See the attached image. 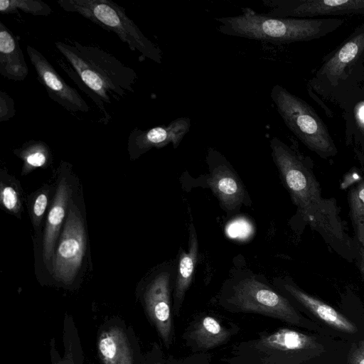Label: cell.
Masks as SVG:
<instances>
[{
	"instance_id": "6",
	"label": "cell",
	"mask_w": 364,
	"mask_h": 364,
	"mask_svg": "<svg viewBox=\"0 0 364 364\" xmlns=\"http://www.w3.org/2000/svg\"><path fill=\"white\" fill-rule=\"evenodd\" d=\"M326 347L314 335L282 328L248 341L243 351L262 364H311L326 353Z\"/></svg>"
},
{
	"instance_id": "2",
	"label": "cell",
	"mask_w": 364,
	"mask_h": 364,
	"mask_svg": "<svg viewBox=\"0 0 364 364\" xmlns=\"http://www.w3.org/2000/svg\"><path fill=\"white\" fill-rule=\"evenodd\" d=\"M282 181L304 219L331 240L344 238L336 205L322 198L318 184L303 160L277 137L270 141Z\"/></svg>"
},
{
	"instance_id": "11",
	"label": "cell",
	"mask_w": 364,
	"mask_h": 364,
	"mask_svg": "<svg viewBox=\"0 0 364 364\" xmlns=\"http://www.w3.org/2000/svg\"><path fill=\"white\" fill-rule=\"evenodd\" d=\"M26 51L36 70L38 81L52 100L72 113H85L90 110L77 91L66 83L40 51L30 45L26 46Z\"/></svg>"
},
{
	"instance_id": "9",
	"label": "cell",
	"mask_w": 364,
	"mask_h": 364,
	"mask_svg": "<svg viewBox=\"0 0 364 364\" xmlns=\"http://www.w3.org/2000/svg\"><path fill=\"white\" fill-rule=\"evenodd\" d=\"M272 16L306 18L350 13L364 14V0H262Z\"/></svg>"
},
{
	"instance_id": "23",
	"label": "cell",
	"mask_w": 364,
	"mask_h": 364,
	"mask_svg": "<svg viewBox=\"0 0 364 364\" xmlns=\"http://www.w3.org/2000/svg\"><path fill=\"white\" fill-rule=\"evenodd\" d=\"M350 206L358 240L364 245V183L352 190Z\"/></svg>"
},
{
	"instance_id": "20",
	"label": "cell",
	"mask_w": 364,
	"mask_h": 364,
	"mask_svg": "<svg viewBox=\"0 0 364 364\" xmlns=\"http://www.w3.org/2000/svg\"><path fill=\"white\" fill-rule=\"evenodd\" d=\"M364 50V28L352 36L322 65L319 76L336 82Z\"/></svg>"
},
{
	"instance_id": "4",
	"label": "cell",
	"mask_w": 364,
	"mask_h": 364,
	"mask_svg": "<svg viewBox=\"0 0 364 364\" xmlns=\"http://www.w3.org/2000/svg\"><path fill=\"white\" fill-rule=\"evenodd\" d=\"M219 304L231 312H250L279 319L306 328H315L292 304L256 275H245L233 279L222 291Z\"/></svg>"
},
{
	"instance_id": "24",
	"label": "cell",
	"mask_w": 364,
	"mask_h": 364,
	"mask_svg": "<svg viewBox=\"0 0 364 364\" xmlns=\"http://www.w3.org/2000/svg\"><path fill=\"white\" fill-rule=\"evenodd\" d=\"M0 199L2 205L9 212L16 214L21 208L18 195L14 187L1 185Z\"/></svg>"
},
{
	"instance_id": "22",
	"label": "cell",
	"mask_w": 364,
	"mask_h": 364,
	"mask_svg": "<svg viewBox=\"0 0 364 364\" xmlns=\"http://www.w3.org/2000/svg\"><path fill=\"white\" fill-rule=\"evenodd\" d=\"M18 11L34 16H47L52 14L51 7L41 0H1V14H16Z\"/></svg>"
},
{
	"instance_id": "16",
	"label": "cell",
	"mask_w": 364,
	"mask_h": 364,
	"mask_svg": "<svg viewBox=\"0 0 364 364\" xmlns=\"http://www.w3.org/2000/svg\"><path fill=\"white\" fill-rule=\"evenodd\" d=\"M28 68L18 40L0 21V74L14 81H23L28 75Z\"/></svg>"
},
{
	"instance_id": "3",
	"label": "cell",
	"mask_w": 364,
	"mask_h": 364,
	"mask_svg": "<svg viewBox=\"0 0 364 364\" xmlns=\"http://www.w3.org/2000/svg\"><path fill=\"white\" fill-rule=\"evenodd\" d=\"M218 31L225 35L272 43L277 45L310 41L323 36L339 26L338 18H294L259 14L242 9L235 16L215 18Z\"/></svg>"
},
{
	"instance_id": "8",
	"label": "cell",
	"mask_w": 364,
	"mask_h": 364,
	"mask_svg": "<svg viewBox=\"0 0 364 364\" xmlns=\"http://www.w3.org/2000/svg\"><path fill=\"white\" fill-rule=\"evenodd\" d=\"M85 247L83 223L72 208L52 259L53 272L58 279L65 284L73 281L82 265Z\"/></svg>"
},
{
	"instance_id": "18",
	"label": "cell",
	"mask_w": 364,
	"mask_h": 364,
	"mask_svg": "<svg viewBox=\"0 0 364 364\" xmlns=\"http://www.w3.org/2000/svg\"><path fill=\"white\" fill-rule=\"evenodd\" d=\"M97 350L103 364H134L129 341L119 327L112 326L100 333Z\"/></svg>"
},
{
	"instance_id": "19",
	"label": "cell",
	"mask_w": 364,
	"mask_h": 364,
	"mask_svg": "<svg viewBox=\"0 0 364 364\" xmlns=\"http://www.w3.org/2000/svg\"><path fill=\"white\" fill-rule=\"evenodd\" d=\"M70 196V188L65 178H62L56 190L54 200L48 212L43 235V253L45 261L49 262L55 252V245L61 225L65 218Z\"/></svg>"
},
{
	"instance_id": "1",
	"label": "cell",
	"mask_w": 364,
	"mask_h": 364,
	"mask_svg": "<svg viewBox=\"0 0 364 364\" xmlns=\"http://www.w3.org/2000/svg\"><path fill=\"white\" fill-rule=\"evenodd\" d=\"M55 46L68 63L58 60L60 67L92 99L107 123L111 119L107 105L134 92L137 73L99 47L77 41H57Z\"/></svg>"
},
{
	"instance_id": "13",
	"label": "cell",
	"mask_w": 364,
	"mask_h": 364,
	"mask_svg": "<svg viewBox=\"0 0 364 364\" xmlns=\"http://www.w3.org/2000/svg\"><path fill=\"white\" fill-rule=\"evenodd\" d=\"M189 117H179L167 125L157 126L146 130L135 128L130 132L128 150L132 159H136L152 148L160 149L171 144L177 148L190 131Z\"/></svg>"
},
{
	"instance_id": "30",
	"label": "cell",
	"mask_w": 364,
	"mask_h": 364,
	"mask_svg": "<svg viewBox=\"0 0 364 364\" xmlns=\"http://www.w3.org/2000/svg\"><path fill=\"white\" fill-rule=\"evenodd\" d=\"M362 266H364V253H363Z\"/></svg>"
},
{
	"instance_id": "28",
	"label": "cell",
	"mask_w": 364,
	"mask_h": 364,
	"mask_svg": "<svg viewBox=\"0 0 364 364\" xmlns=\"http://www.w3.org/2000/svg\"><path fill=\"white\" fill-rule=\"evenodd\" d=\"M349 364H364V340L351 348L348 355Z\"/></svg>"
},
{
	"instance_id": "17",
	"label": "cell",
	"mask_w": 364,
	"mask_h": 364,
	"mask_svg": "<svg viewBox=\"0 0 364 364\" xmlns=\"http://www.w3.org/2000/svg\"><path fill=\"white\" fill-rule=\"evenodd\" d=\"M198 256V241L193 224H190L188 250L180 254L178 262L174 291L173 312L178 315L186 293L193 277Z\"/></svg>"
},
{
	"instance_id": "32",
	"label": "cell",
	"mask_w": 364,
	"mask_h": 364,
	"mask_svg": "<svg viewBox=\"0 0 364 364\" xmlns=\"http://www.w3.org/2000/svg\"><path fill=\"white\" fill-rule=\"evenodd\" d=\"M363 267V271H364V266H362Z\"/></svg>"
},
{
	"instance_id": "14",
	"label": "cell",
	"mask_w": 364,
	"mask_h": 364,
	"mask_svg": "<svg viewBox=\"0 0 364 364\" xmlns=\"http://www.w3.org/2000/svg\"><path fill=\"white\" fill-rule=\"evenodd\" d=\"M279 286L303 308L331 328L345 333L353 334L357 332L354 323L332 306L309 295L287 281L280 282Z\"/></svg>"
},
{
	"instance_id": "5",
	"label": "cell",
	"mask_w": 364,
	"mask_h": 364,
	"mask_svg": "<svg viewBox=\"0 0 364 364\" xmlns=\"http://www.w3.org/2000/svg\"><path fill=\"white\" fill-rule=\"evenodd\" d=\"M59 6L67 12L76 13L114 33L132 51L156 63H162L161 49L146 38L125 9L111 0H58Z\"/></svg>"
},
{
	"instance_id": "12",
	"label": "cell",
	"mask_w": 364,
	"mask_h": 364,
	"mask_svg": "<svg viewBox=\"0 0 364 364\" xmlns=\"http://www.w3.org/2000/svg\"><path fill=\"white\" fill-rule=\"evenodd\" d=\"M208 161L212 166L208 184L227 213L239 210L247 198L245 187L232 166L218 151L210 149Z\"/></svg>"
},
{
	"instance_id": "26",
	"label": "cell",
	"mask_w": 364,
	"mask_h": 364,
	"mask_svg": "<svg viewBox=\"0 0 364 364\" xmlns=\"http://www.w3.org/2000/svg\"><path fill=\"white\" fill-rule=\"evenodd\" d=\"M48 196L47 191L41 192L36 198L32 207L33 219L35 225H38L46 209Z\"/></svg>"
},
{
	"instance_id": "21",
	"label": "cell",
	"mask_w": 364,
	"mask_h": 364,
	"mask_svg": "<svg viewBox=\"0 0 364 364\" xmlns=\"http://www.w3.org/2000/svg\"><path fill=\"white\" fill-rule=\"evenodd\" d=\"M14 153L23 162V174L34 168L44 167L51 159L50 148L43 141H28L22 147L14 150Z\"/></svg>"
},
{
	"instance_id": "29",
	"label": "cell",
	"mask_w": 364,
	"mask_h": 364,
	"mask_svg": "<svg viewBox=\"0 0 364 364\" xmlns=\"http://www.w3.org/2000/svg\"><path fill=\"white\" fill-rule=\"evenodd\" d=\"M356 114L359 123L364 126V103L358 108Z\"/></svg>"
},
{
	"instance_id": "7",
	"label": "cell",
	"mask_w": 364,
	"mask_h": 364,
	"mask_svg": "<svg viewBox=\"0 0 364 364\" xmlns=\"http://www.w3.org/2000/svg\"><path fill=\"white\" fill-rule=\"evenodd\" d=\"M270 97L287 127L307 147L323 156L336 153L325 124L308 103L280 85L273 86Z\"/></svg>"
},
{
	"instance_id": "25",
	"label": "cell",
	"mask_w": 364,
	"mask_h": 364,
	"mask_svg": "<svg viewBox=\"0 0 364 364\" xmlns=\"http://www.w3.org/2000/svg\"><path fill=\"white\" fill-rule=\"evenodd\" d=\"M16 114L15 104L13 98L6 92H0V122L11 119Z\"/></svg>"
},
{
	"instance_id": "10",
	"label": "cell",
	"mask_w": 364,
	"mask_h": 364,
	"mask_svg": "<svg viewBox=\"0 0 364 364\" xmlns=\"http://www.w3.org/2000/svg\"><path fill=\"white\" fill-rule=\"evenodd\" d=\"M171 282V272H161L151 280L144 294L147 316L166 348L171 346L173 338Z\"/></svg>"
},
{
	"instance_id": "31",
	"label": "cell",
	"mask_w": 364,
	"mask_h": 364,
	"mask_svg": "<svg viewBox=\"0 0 364 364\" xmlns=\"http://www.w3.org/2000/svg\"><path fill=\"white\" fill-rule=\"evenodd\" d=\"M154 364H161L160 362H156Z\"/></svg>"
},
{
	"instance_id": "27",
	"label": "cell",
	"mask_w": 364,
	"mask_h": 364,
	"mask_svg": "<svg viewBox=\"0 0 364 364\" xmlns=\"http://www.w3.org/2000/svg\"><path fill=\"white\" fill-rule=\"evenodd\" d=\"M51 354L52 364H75L72 344L70 343H68V346L65 347V353L62 358L60 357L58 352H54L53 349Z\"/></svg>"
},
{
	"instance_id": "15",
	"label": "cell",
	"mask_w": 364,
	"mask_h": 364,
	"mask_svg": "<svg viewBox=\"0 0 364 364\" xmlns=\"http://www.w3.org/2000/svg\"><path fill=\"white\" fill-rule=\"evenodd\" d=\"M231 336V330L218 318L203 315L188 328L184 337L195 350H207L225 343Z\"/></svg>"
}]
</instances>
